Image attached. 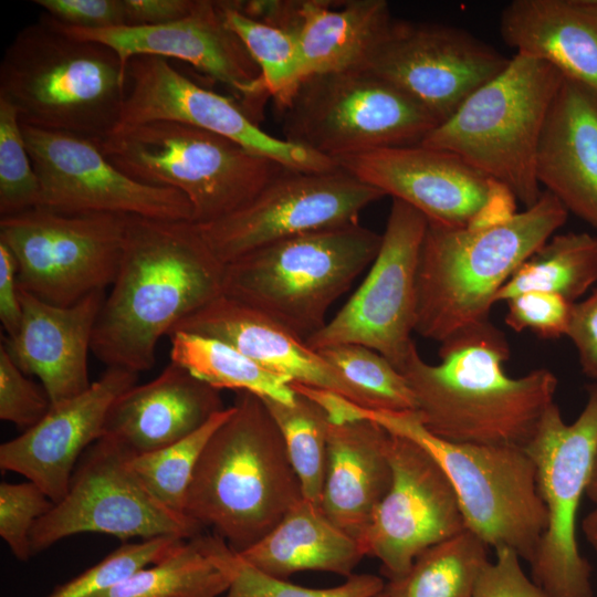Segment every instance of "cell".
<instances>
[{
	"label": "cell",
	"mask_w": 597,
	"mask_h": 597,
	"mask_svg": "<svg viewBox=\"0 0 597 597\" xmlns=\"http://www.w3.org/2000/svg\"><path fill=\"white\" fill-rule=\"evenodd\" d=\"M224 270L196 223L129 216L91 350L107 367L151 369L160 338L223 294Z\"/></svg>",
	"instance_id": "obj_1"
},
{
	"label": "cell",
	"mask_w": 597,
	"mask_h": 597,
	"mask_svg": "<svg viewBox=\"0 0 597 597\" xmlns=\"http://www.w3.org/2000/svg\"><path fill=\"white\" fill-rule=\"evenodd\" d=\"M439 364L413 343L398 370L425 428L458 443L523 447L555 402L558 379L547 368L514 378L505 373L510 346L490 321L442 342Z\"/></svg>",
	"instance_id": "obj_2"
},
{
	"label": "cell",
	"mask_w": 597,
	"mask_h": 597,
	"mask_svg": "<svg viewBox=\"0 0 597 597\" xmlns=\"http://www.w3.org/2000/svg\"><path fill=\"white\" fill-rule=\"evenodd\" d=\"M303 499L282 433L261 397L238 391L231 415L206 443L185 513L241 552Z\"/></svg>",
	"instance_id": "obj_3"
},
{
	"label": "cell",
	"mask_w": 597,
	"mask_h": 597,
	"mask_svg": "<svg viewBox=\"0 0 597 597\" xmlns=\"http://www.w3.org/2000/svg\"><path fill=\"white\" fill-rule=\"evenodd\" d=\"M567 216L562 202L545 190L533 206L492 227L428 222L417 270L415 332L441 344L490 321L498 292Z\"/></svg>",
	"instance_id": "obj_4"
},
{
	"label": "cell",
	"mask_w": 597,
	"mask_h": 597,
	"mask_svg": "<svg viewBox=\"0 0 597 597\" xmlns=\"http://www.w3.org/2000/svg\"><path fill=\"white\" fill-rule=\"evenodd\" d=\"M324 406L334 421L369 419L389 433L425 448L448 475L465 528L490 548H509L530 563L546 526L536 468L525 448L458 443L428 431L416 411L363 408L328 395Z\"/></svg>",
	"instance_id": "obj_5"
},
{
	"label": "cell",
	"mask_w": 597,
	"mask_h": 597,
	"mask_svg": "<svg viewBox=\"0 0 597 597\" xmlns=\"http://www.w3.org/2000/svg\"><path fill=\"white\" fill-rule=\"evenodd\" d=\"M125 74L113 49L69 36L45 17L7 48L0 96L22 124L102 142L117 126Z\"/></svg>",
	"instance_id": "obj_6"
},
{
	"label": "cell",
	"mask_w": 597,
	"mask_h": 597,
	"mask_svg": "<svg viewBox=\"0 0 597 597\" xmlns=\"http://www.w3.org/2000/svg\"><path fill=\"white\" fill-rule=\"evenodd\" d=\"M383 234L359 222L286 238L226 264L223 294L306 341L371 265Z\"/></svg>",
	"instance_id": "obj_7"
},
{
	"label": "cell",
	"mask_w": 597,
	"mask_h": 597,
	"mask_svg": "<svg viewBox=\"0 0 597 597\" xmlns=\"http://www.w3.org/2000/svg\"><path fill=\"white\" fill-rule=\"evenodd\" d=\"M564 76L551 64L515 53L420 143L450 151L511 190L525 208L542 192L536 155Z\"/></svg>",
	"instance_id": "obj_8"
},
{
	"label": "cell",
	"mask_w": 597,
	"mask_h": 597,
	"mask_svg": "<svg viewBox=\"0 0 597 597\" xmlns=\"http://www.w3.org/2000/svg\"><path fill=\"white\" fill-rule=\"evenodd\" d=\"M100 146L134 180L182 192L196 224L239 209L283 168L229 138L171 121L115 128Z\"/></svg>",
	"instance_id": "obj_9"
},
{
	"label": "cell",
	"mask_w": 597,
	"mask_h": 597,
	"mask_svg": "<svg viewBox=\"0 0 597 597\" xmlns=\"http://www.w3.org/2000/svg\"><path fill=\"white\" fill-rule=\"evenodd\" d=\"M273 100L282 138L334 160L420 144L439 125L421 104L366 66L307 75Z\"/></svg>",
	"instance_id": "obj_10"
},
{
	"label": "cell",
	"mask_w": 597,
	"mask_h": 597,
	"mask_svg": "<svg viewBox=\"0 0 597 597\" xmlns=\"http://www.w3.org/2000/svg\"><path fill=\"white\" fill-rule=\"evenodd\" d=\"M579 416L566 423L556 402L525 446L536 468L546 526L530 562L532 579L548 597H593L591 567L577 542V514L597 450V381L587 386Z\"/></svg>",
	"instance_id": "obj_11"
},
{
	"label": "cell",
	"mask_w": 597,
	"mask_h": 597,
	"mask_svg": "<svg viewBox=\"0 0 597 597\" xmlns=\"http://www.w3.org/2000/svg\"><path fill=\"white\" fill-rule=\"evenodd\" d=\"M128 217L35 208L0 218V242L17 261L19 289L57 306L105 291L119 269Z\"/></svg>",
	"instance_id": "obj_12"
},
{
	"label": "cell",
	"mask_w": 597,
	"mask_h": 597,
	"mask_svg": "<svg viewBox=\"0 0 597 597\" xmlns=\"http://www.w3.org/2000/svg\"><path fill=\"white\" fill-rule=\"evenodd\" d=\"M133 454L101 437L80 458L64 498L34 525L32 554L80 533L123 541L160 536L190 538L203 527L158 501L130 467Z\"/></svg>",
	"instance_id": "obj_13"
},
{
	"label": "cell",
	"mask_w": 597,
	"mask_h": 597,
	"mask_svg": "<svg viewBox=\"0 0 597 597\" xmlns=\"http://www.w3.org/2000/svg\"><path fill=\"white\" fill-rule=\"evenodd\" d=\"M385 195L339 165L328 170L281 168L245 205L197 224L224 264L273 242L359 222Z\"/></svg>",
	"instance_id": "obj_14"
},
{
	"label": "cell",
	"mask_w": 597,
	"mask_h": 597,
	"mask_svg": "<svg viewBox=\"0 0 597 597\" xmlns=\"http://www.w3.org/2000/svg\"><path fill=\"white\" fill-rule=\"evenodd\" d=\"M427 218L392 199L377 256L369 273L323 328L306 338L313 350L339 344L366 346L398 369L411 345L417 321V270Z\"/></svg>",
	"instance_id": "obj_15"
},
{
	"label": "cell",
	"mask_w": 597,
	"mask_h": 597,
	"mask_svg": "<svg viewBox=\"0 0 597 597\" xmlns=\"http://www.w3.org/2000/svg\"><path fill=\"white\" fill-rule=\"evenodd\" d=\"M335 161L385 196L413 207L431 223L481 229L517 212V200L509 188L442 149L417 144Z\"/></svg>",
	"instance_id": "obj_16"
},
{
	"label": "cell",
	"mask_w": 597,
	"mask_h": 597,
	"mask_svg": "<svg viewBox=\"0 0 597 597\" xmlns=\"http://www.w3.org/2000/svg\"><path fill=\"white\" fill-rule=\"evenodd\" d=\"M41 187L39 208L61 213H115L190 221L187 197L172 188L142 184L103 155L101 142L22 124Z\"/></svg>",
	"instance_id": "obj_17"
},
{
	"label": "cell",
	"mask_w": 597,
	"mask_h": 597,
	"mask_svg": "<svg viewBox=\"0 0 597 597\" xmlns=\"http://www.w3.org/2000/svg\"><path fill=\"white\" fill-rule=\"evenodd\" d=\"M509 62L465 30L394 19L366 67L421 104L440 124Z\"/></svg>",
	"instance_id": "obj_18"
},
{
	"label": "cell",
	"mask_w": 597,
	"mask_h": 597,
	"mask_svg": "<svg viewBox=\"0 0 597 597\" xmlns=\"http://www.w3.org/2000/svg\"><path fill=\"white\" fill-rule=\"evenodd\" d=\"M125 97L117 126L171 121L202 128L296 170H328L337 163L264 132L234 100L201 87L167 59L136 55L126 66Z\"/></svg>",
	"instance_id": "obj_19"
},
{
	"label": "cell",
	"mask_w": 597,
	"mask_h": 597,
	"mask_svg": "<svg viewBox=\"0 0 597 597\" xmlns=\"http://www.w3.org/2000/svg\"><path fill=\"white\" fill-rule=\"evenodd\" d=\"M391 483L359 540L388 579L402 576L425 549L465 528L454 489L438 461L415 441L389 433Z\"/></svg>",
	"instance_id": "obj_20"
},
{
	"label": "cell",
	"mask_w": 597,
	"mask_h": 597,
	"mask_svg": "<svg viewBox=\"0 0 597 597\" xmlns=\"http://www.w3.org/2000/svg\"><path fill=\"white\" fill-rule=\"evenodd\" d=\"M50 20L69 36L113 49L125 72L128 61L136 55L186 61L227 86L253 119L270 96L256 63L227 24L222 1L198 0L187 17L158 25L88 30Z\"/></svg>",
	"instance_id": "obj_21"
},
{
	"label": "cell",
	"mask_w": 597,
	"mask_h": 597,
	"mask_svg": "<svg viewBox=\"0 0 597 597\" xmlns=\"http://www.w3.org/2000/svg\"><path fill=\"white\" fill-rule=\"evenodd\" d=\"M137 380L138 373L107 367L86 391L52 406L36 425L3 442L1 470L25 476L57 503L80 458L102 437L109 408Z\"/></svg>",
	"instance_id": "obj_22"
},
{
	"label": "cell",
	"mask_w": 597,
	"mask_h": 597,
	"mask_svg": "<svg viewBox=\"0 0 597 597\" xmlns=\"http://www.w3.org/2000/svg\"><path fill=\"white\" fill-rule=\"evenodd\" d=\"M248 11L295 36L302 78L366 66L394 20L385 0H252Z\"/></svg>",
	"instance_id": "obj_23"
},
{
	"label": "cell",
	"mask_w": 597,
	"mask_h": 597,
	"mask_svg": "<svg viewBox=\"0 0 597 597\" xmlns=\"http://www.w3.org/2000/svg\"><path fill=\"white\" fill-rule=\"evenodd\" d=\"M19 290L20 329L11 338L2 336L0 344L25 375L41 380L52 406L77 397L92 385L87 355L105 291L57 306Z\"/></svg>",
	"instance_id": "obj_24"
},
{
	"label": "cell",
	"mask_w": 597,
	"mask_h": 597,
	"mask_svg": "<svg viewBox=\"0 0 597 597\" xmlns=\"http://www.w3.org/2000/svg\"><path fill=\"white\" fill-rule=\"evenodd\" d=\"M226 408L220 390L170 362L155 379L115 400L102 437L132 454L147 453L188 437Z\"/></svg>",
	"instance_id": "obj_25"
},
{
	"label": "cell",
	"mask_w": 597,
	"mask_h": 597,
	"mask_svg": "<svg viewBox=\"0 0 597 597\" xmlns=\"http://www.w3.org/2000/svg\"><path fill=\"white\" fill-rule=\"evenodd\" d=\"M176 331L220 339L292 383L327 390L362 406L355 389L303 338L224 294L187 316Z\"/></svg>",
	"instance_id": "obj_26"
},
{
	"label": "cell",
	"mask_w": 597,
	"mask_h": 597,
	"mask_svg": "<svg viewBox=\"0 0 597 597\" xmlns=\"http://www.w3.org/2000/svg\"><path fill=\"white\" fill-rule=\"evenodd\" d=\"M536 177L568 212L597 230V93L567 77L542 130Z\"/></svg>",
	"instance_id": "obj_27"
},
{
	"label": "cell",
	"mask_w": 597,
	"mask_h": 597,
	"mask_svg": "<svg viewBox=\"0 0 597 597\" xmlns=\"http://www.w3.org/2000/svg\"><path fill=\"white\" fill-rule=\"evenodd\" d=\"M388 441L373 420L329 421L321 509L358 542L391 483Z\"/></svg>",
	"instance_id": "obj_28"
},
{
	"label": "cell",
	"mask_w": 597,
	"mask_h": 597,
	"mask_svg": "<svg viewBox=\"0 0 597 597\" xmlns=\"http://www.w3.org/2000/svg\"><path fill=\"white\" fill-rule=\"evenodd\" d=\"M500 34L515 53L597 93V0H514L501 12Z\"/></svg>",
	"instance_id": "obj_29"
},
{
	"label": "cell",
	"mask_w": 597,
	"mask_h": 597,
	"mask_svg": "<svg viewBox=\"0 0 597 597\" xmlns=\"http://www.w3.org/2000/svg\"><path fill=\"white\" fill-rule=\"evenodd\" d=\"M238 554L255 569L279 579L302 570L348 578L365 556L357 540L304 498L268 534Z\"/></svg>",
	"instance_id": "obj_30"
},
{
	"label": "cell",
	"mask_w": 597,
	"mask_h": 597,
	"mask_svg": "<svg viewBox=\"0 0 597 597\" xmlns=\"http://www.w3.org/2000/svg\"><path fill=\"white\" fill-rule=\"evenodd\" d=\"M237 564L238 552L224 538L201 532L93 597H218L228 591Z\"/></svg>",
	"instance_id": "obj_31"
},
{
	"label": "cell",
	"mask_w": 597,
	"mask_h": 597,
	"mask_svg": "<svg viewBox=\"0 0 597 597\" xmlns=\"http://www.w3.org/2000/svg\"><path fill=\"white\" fill-rule=\"evenodd\" d=\"M169 339L171 362L218 390L247 391L284 404L295 399L289 378L220 339L182 331L170 333Z\"/></svg>",
	"instance_id": "obj_32"
},
{
	"label": "cell",
	"mask_w": 597,
	"mask_h": 597,
	"mask_svg": "<svg viewBox=\"0 0 597 597\" xmlns=\"http://www.w3.org/2000/svg\"><path fill=\"white\" fill-rule=\"evenodd\" d=\"M597 284V235L588 232L554 234L501 287L495 303L528 292L557 293L576 303Z\"/></svg>",
	"instance_id": "obj_33"
},
{
	"label": "cell",
	"mask_w": 597,
	"mask_h": 597,
	"mask_svg": "<svg viewBox=\"0 0 597 597\" xmlns=\"http://www.w3.org/2000/svg\"><path fill=\"white\" fill-rule=\"evenodd\" d=\"M489 546L464 528L419 554L400 577L388 579L383 597H472Z\"/></svg>",
	"instance_id": "obj_34"
},
{
	"label": "cell",
	"mask_w": 597,
	"mask_h": 597,
	"mask_svg": "<svg viewBox=\"0 0 597 597\" xmlns=\"http://www.w3.org/2000/svg\"><path fill=\"white\" fill-rule=\"evenodd\" d=\"M274 418L303 498L321 507L327 460L329 416L312 398L295 391L292 404L262 398Z\"/></svg>",
	"instance_id": "obj_35"
},
{
	"label": "cell",
	"mask_w": 597,
	"mask_h": 597,
	"mask_svg": "<svg viewBox=\"0 0 597 597\" xmlns=\"http://www.w3.org/2000/svg\"><path fill=\"white\" fill-rule=\"evenodd\" d=\"M317 352L359 395L363 408L416 411L415 397L401 373L379 353L358 344Z\"/></svg>",
	"instance_id": "obj_36"
},
{
	"label": "cell",
	"mask_w": 597,
	"mask_h": 597,
	"mask_svg": "<svg viewBox=\"0 0 597 597\" xmlns=\"http://www.w3.org/2000/svg\"><path fill=\"white\" fill-rule=\"evenodd\" d=\"M231 412L232 406L227 407L180 441L130 457V467L137 476L170 510L186 514L187 492L200 454L212 433Z\"/></svg>",
	"instance_id": "obj_37"
},
{
	"label": "cell",
	"mask_w": 597,
	"mask_h": 597,
	"mask_svg": "<svg viewBox=\"0 0 597 597\" xmlns=\"http://www.w3.org/2000/svg\"><path fill=\"white\" fill-rule=\"evenodd\" d=\"M222 11L256 63L271 97L281 96L302 78L298 44L291 32L244 13L239 1H222Z\"/></svg>",
	"instance_id": "obj_38"
},
{
	"label": "cell",
	"mask_w": 597,
	"mask_h": 597,
	"mask_svg": "<svg viewBox=\"0 0 597 597\" xmlns=\"http://www.w3.org/2000/svg\"><path fill=\"white\" fill-rule=\"evenodd\" d=\"M41 187L15 106L0 96V216L40 207Z\"/></svg>",
	"instance_id": "obj_39"
},
{
	"label": "cell",
	"mask_w": 597,
	"mask_h": 597,
	"mask_svg": "<svg viewBox=\"0 0 597 597\" xmlns=\"http://www.w3.org/2000/svg\"><path fill=\"white\" fill-rule=\"evenodd\" d=\"M185 540L160 536L138 543H126L100 563L57 586L48 597H93L129 578L142 568L168 555Z\"/></svg>",
	"instance_id": "obj_40"
},
{
	"label": "cell",
	"mask_w": 597,
	"mask_h": 597,
	"mask_svg": "<svg viewBox=\"0 0 597 597\" xmlns=\"http://www.w3.org/2000/svg\"><path fill=\"white\" fill-rule=\"evenodd\" d=\"M385 582L373 574H353L332 588H307L263 574L238 554L232 583L224 597H376Z\"/></svg>",
	"instance_id": "obj_41"
},
{
	"label": "cell",
	"mask_w": 597,
	"mask_h": 597,
	"mask_svg": "<svg viewBox=\"0 0 597 597\" xmlns=\"http://www.w3.org/2000/svg\"><path fill=\"white\" fill-rule=\"evenodd\" d=\"M53 506L54 502L31 481L1 482L0 536L18 559L28 561L33 555L31 532Z\"/></svg>",
	"instance_id": "obj_42"
},
{
	"label": "cell",
	"mask_w": 597,
	"mask_h": 597,
	"mask_svg": "<svg viewBox=\"0 0 597 597\" xmlns=\"http://www.w3.org/2000/svg\"><path fill=\"white\" fill-rule=\"evenodd\" d=\"M506 303L505 323L515 332L530 331L545 339L559 338L567 334L574 303L562 295L528 291Z\"/></svg>",
	"instance_id": "obj_43"
},
{
	"label": "cell",
	"mask_w": 597,
	"mask_h": 597,
	"mask_svg": "<svg viewBox=\"0 0 597 597\" xmlns=\"http://www.w3.org/2000/svg\"><path fill=\"white\" fill-rule=\"evenodd\" d=\"M51 407L45 390L25 376L0 344V419L28 430Z\"/></svg>",
	"instance_id": "obj_44"
},
{
	"label": "cell",
	"mask_w": 597,
	"mask_h": 597,
	"mask_svg": "<svg viewBox=\"0 0 597 597\" xmlns=\"http://www.w3.org/2000/svg\"><path fill=\"white\" fill-rule=\"evenodd\" d=\"M521 561L512 549H496L494 561L481 572L472 597H548L527 577Z\"/></svg>",
	"instance_id": "obj_45"
},
{
	"label": "cell",
	"mask_w": 597,
	"mask_h": 597,
	"mask_svg": "<svg viewBox=\"0 0 597 597\" xmlns=\"http://www.w3.org/2000/svg\"><path fill=\"white\" fill-rule=\"evenodd\" d=\"M64 25L97 30L126 25L123 0H33Z\"/></svg>",
	"instance_id": "obj_46"
},
{
	"label": "cell",
	"mask_w": 597,
	"mask_h": 597,
	"mask_svg": "<svg viewBox=\"0 0 597 597\" xmlns=\"http://www.w3.org/2000/svg\"><path fill=\"white\" fill-rule=\"evenodd\" d=\"M566 336L577 349L583 373L597 380V287L574 303Z\"/></svg>",
	"instance_id": "obj_47"
},
{
	"label": "cell",
	"mask_w": 597,
	"mask_h": 597,
	"mask_svg": "<svg viewBox=\"0 0 597 597\" xmlns=\"http://www.w3.org/2000/svg\"><path fill=\"white\" fill-rule=\"evenodd\" d=\"M0 321L6 337L11 338L18 334L22 321L18 264L3 242H0Z\"/></svg>",
	"instance_id": "obj_48"
},
{
	"label": "cell",
	"mask_w": 597,
	"mask_h": 597,
	"mask_svg": "<svg viewBox=\"0 0 597 597\" xmlns=\"http://www.w3.org/2000/svg\"><path fill=\"white\" fill-rule=\"evenodd\" d=\"M126 25H158L182 19L198 0H123Z\"/></svg>",
	"instance_id": "obj_49"
},
{
	"label": "cell",
	"mask_w": 597,
	"mask_h": 597,
	"mask_svg": "<svg viewBox=\"0 0 597 597\" xmlns=\"http://www.w3.org/2000/svg\"><path fill=\"white\" fill-rule=\"evenodd\" d=\"M582 528L586 541L597 554V505L584 517Z\"/></svg>",
	"instance_id": "obj_50"
},
{
	"label": "cell",
	"mask_w": 597,
	"mask_h": 597,
	"mask_svg": "<svg viewBox=\"0 0 597 597\" xmlns=\"http://www.w3.org/2000/svg\"><path fill=\"white\" fill-rule=\"evenodd\" d=\"M586 496L594 503V505H597V450L595 454V460L593 464L589 483L586 491Z\"/></svg>",
	"instance_id": "obj_51"
},
{
	"label": "cell",
	"mask_w": 597,
	"mask_h": 597,
	"mask_svg": "<svg viewBox=\"0 0 597 597\" xmlns=\"http://www.w3.org/2000/svg\"><path fill=\"white\" fill-rule=\"evenodd\" d=\"M376 597H383V596H381V591H380Z\"/></svg>",
	"instance_id": "obj_52"
}]
</instances>
